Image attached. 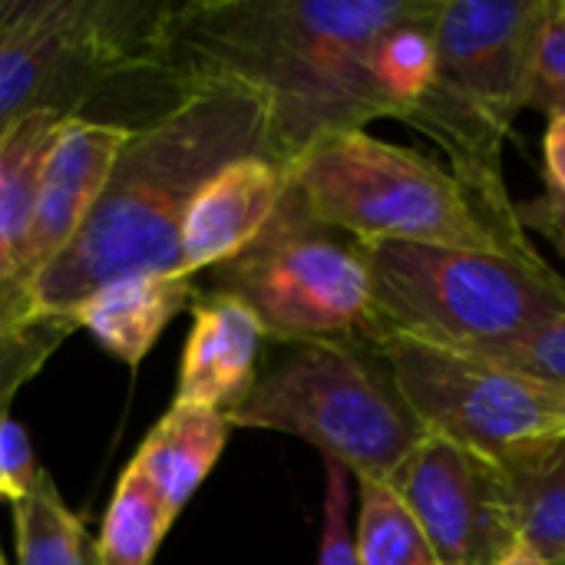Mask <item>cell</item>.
Returning a JSON list of instances; mask_svg holds the SVG:
<instances>
[{
	"label": "cell",
	"instance_id": "9c48e42d",
	"mask_svg": "<svg viewBox=\"0 0 565 565\" xmlns=\"http://www.w3.org/2000/svg\"><path fill=\"white\" fill-rule=\"evenodd\" d=\"M291 195L262 238L218 265V291L235 295L285 344L344 341L361 334L371 315V275L358 242L334 238Z\"/></svg>",
	"mask_w": 565,
	"mask_h": 565
},
{
	"label": "cell",
	"instance_id": "2e32d148",
	"mask_svg": "<svg viewBox=\"0 0 565 565\" xmlns=\"http://www.w3.org/2000/svg\"><path fill=\"white\" fill-rule=\"evenodd\" d=\"M63 119L70 116L40 109L0 132V288H20L17 275L33 222L40 169Z\"/></svg>",
	"mask_w": 565,
	"mask_h": 565
},
{
	"label": "cell",
	"instance_id": "e0dca14e",
	"mask_svg": "<svg viewBox=\"0 0 565 565\" xmlns=\"http://www.w3.org/2000/svg\"><path fill=\"white\" fill-rule=\"evenodd\" d=\"M172 523L175 516L156 490L132 467H126L103 516L99 540L93 543L96 565H152Z\"/></svg>",
	"mask_w": 565,
	"mask_h": 565
},
{
	"label": "cell",
	"instance_id": "5bb4252c",
	"mask_svg": "<svg viewBox=\"0 0 565 565\" xmlns=\"http://www.w3.org/2000/svg\"><path fill=\"white\" fill-rule=\"evenodd\" d=\"M195 301V281L185 271H139L103 285L76 315L99 348L129 367H139L166 324Z\"/></svg>",
	"mask_w": 565,
	"mask_h": 565
},
{
	"label": "cell",
	"instance_id": "9a60e30c",
	"mask_svg": "<svg viewBox=\"0 0 565 565\" xmlns=\"http://www.w3.org/2000/svg\"><path fill=\"white\" fill-rule=\"evenodd\" d=\"M228 430L232 427L225 414L172 401V407L142 440L129 467L156 490L166 510L179 516L209 470L218 463L228 444Z\"/></svg>",
	"mask_w": 565,
	"mask_h": 565
},
{
	"label": "cell",
	"instance_id": "44dd1931",
	"mask_svg": "<svg viewBox=\"0 0 565 565\" xmlns=\"http://www.w3.org/2000/svg\"><path fill=\"white\" fill-rule=\"evenodd\" d=\"M76 331L63 318H23L0 328V420L10 417L17 391L46 364V358Z\"/></svg>",
	"mask_w": 565,
	"mask_h": 565
},
{
	"label": "cell",
	"instance_id": "277c9868",
	"mask_svg": "<svg viewBox=\"0 0 565 565\" xmlns=\"http://www.w3.org/2000/svg\"><path fill=\"white\" fill-rule=\"evenodd\" d=\"M371 315L361 338H407L487 358L565 311V278L493 252L377 242L361 245Z\"/></svg>",
	"mask_w": 565,
	"mask_h": 565
},
{
	"label": "cell",
	"instance_id": "8fae6325",
	"mask_svg": "<svg viewBox=\"0 0 565 565\" xmlns=\"http://www.w3.org/2000/svg\"><path fill=\"white\" fill-rule=\"evenodd\" d=\"M126 139V126L93 122L83 116H70L60 122L40 169L33 222L20 258L17 285L23 291L76 238V232L96 209Z\"/></svg>",
	"mask_w": 565,
	"mask_h": 565
},
{
	"label": "cell",
	"instance_id": "7c38bea8",
	"mask_svg": "<svg viewBox=\"0 0 565 565\" xmlns=\"http://www.w3.org/2000/svg\"><path fill=\"white\" fill-rule=\"evenodd\" d=\"M285 192L288 172L265 156L235 159L218 169L199 189L182 222L185 275L218 268L252 248L278 215Z\"/></svg>",
	"mask_w": 565,
	"mask_h": 565
},
{
	"label": "cell",
	"instance_id": "30bf717a",
	"mask_svg": "<svg viewBox=\"0 0 565 565\" xmlns=\"http://www.w3.org/2000/svg\"><path fill=\"white\" fill-rule=\"evenodd\" d=\"M417 516L437 565H497L520 543L516 473L427 430L387 480Z\"/></svg>",
	"mask_w": 565,
	"mask_h": 565
},
{
	"label": "cell",
	"instance_id": "7402d4cb",
	"mask_svg": "<svg viewBox=\"0 0 565 565\" xmlns=\"http://www.w3.org/2000/svg\"><path fill=\"white\" fill-rule=\"evenodd\" d=\"M480 361L500 364V367L533 377L540 384L565 387V311Z\"/></svg>",
	"mask_w": 565,
	"mask_h": 565
},
{
	"label": "cell",
	"instance_id": "4316f807",
	"mask_svg": "<svg viewBox=\"0 0 565 565\" xmlns=\"http://www.w3.org/2000/svg\"><path fill=\"white\" fill-rule=\"evenodd\" d=\"M543 156H546L550 189L565 199V116H553L550 119L546 139H543Z\"/></svg>",
	"mask_w": 565,
	"mask_h": 565
},
{
	"label": "cell",
	"instance_id": "f1b7e54d",
	"mask_svg": "<svg viewBox=\"0 0 565 565\" xmlns=\"http://www.w3.org/2000/svg\"><path fill=\"white\" fill-rule=\"evenodd\" d=\"M0 565H7V563H3V556H0Z\"/></svg>",
	"mask_w": 565,
	"mask_h": 565
},
{
	"label": "cell",
	"instance_id": "484cf974",
	"mask_svg": "<svg viewBox=\"0 0 565 565\" xmlns=\"http://www.w3.org/2000/svg\"><path fill=\"white\" fill-rule=\"evenodd\" d=\"M516 222L523 232H533L540 238H546L553 248H559L565 255V199L556 195L553 189H546L536 199H523L516 202Z\"/></svg>",
	"mask_w": 565,
	"mask_h": 565
},
{
	"label": "cell",
	"instance_id": "5b68a950",
	"mask_svg": "<svg viewBox=\"0 0 565 565\" xmlns=\"http://www.w3.org/2000/svg\"><path fill=\"white\" fill-rule=\"evenodd\" d=\"M288 189L318 225L358 245L407 242L493 252L533 268H550L543 258L520 255L483 218L450 169L364 129L315 142L288 169Z\"/></svg>",
	"mask_w": 565,
	"mask_h": 565
},
{
	"label": "cell",
	"instance_id": "cb8c5ba5",
	"mask_svg": "<svg viewBox=\"0 0 565 565\" xmlns=\"http://www.w3.org/2000/svg\"><path fill=\"white\" fill-rule=\"evenodd\" d=\"M318 565H358L351 530V473L334 460H324V520Z\"/></svg>",
	"mask_w": 565,
	"mask_h": 565
},
{
	"label": "cell",
	"instance_id": "d4e9b609",
	"mask_svg": "<svg viewBox=\"0 0 565 565\" xmlns=\"http://www.w3.org/2000/svg\"><path fill=\"white\" fill-rule=\"evenodd\" d=\"M43 480L46 473L33 454L26 430L13 417H3L0 420V500L17 503L26 493H33Z\"/></svg>",
	"mask_w": 565,
	"mask_h": 565
},
{
	"label": "cell",
	"instance_id": "7a4b0ae2",
	"mask_svg": "<svg viewBox=\"0 0 565 565\" xmlns=\"http://www.w3.org/2000/svg\"><path fill=\"white\" fill-rule=\"evenodd\" d=\"M248 156L271 159L265 113L252 96L225 86L189 89L159 119L129 129L96 209L26 285V311L73 321L116 278L185 271L182 222L192 199L218 169Z\"/></svg>",
	"mask_w": 565,
	"mask_h": 565
},
{
	"label": "cell",
	"instance_id": "6da1fadb",
	"mask_svg": "<svg viewBox=\"0 0 565 565\" xmlns=\"http://www.w3.org/2000/svg\"><path fill=\"white\" fill-rule=\"evenodd\" d=\"M434 0H192L162 3L152 70L182 93L225 86L265 113L288 172L315 142L397 119L381 83L391 30Z\"/></svg>",
	"mask_w": 565,
	"mask_h": 565
},
{
	"label": "cell",
	"instance_id": "d6986e66",
	"mask_svg": "<svg viewBox=\"0 0 565 565\" xmlns=\"http://www.w3.org/2000/svg\"><path fill=\"white\" fill-rule=\"evenodd\" d=\"M17 526V565H96L93 540L46 477L33 493L10 503Z\"/></svg>",
	"mask_w": 565,
	"mask_h": 565
},
{
	"label": "cell",
	"instance_id": "ba28073f",
	"mask_svg": "<svg viewBox=\"0 0 565 565\" xmlns=\"http://www.w3.org/2000/svg\"><path fill=\"white\" fill-rule=\"evenodd\" d=\"M162 3L0 0V132L53 109L79 116L119 73L152 70Z\"/></svg>",
	"mask_w": 565,
	"mask_h": 565
},
{
	"label": "cell",
	"instance_id": "3957f363",
	"mask_svg": "<svg viewBox=\"0 0 565 565\" xmlns=\"http://www.w3.org/2000/svg\"><path fill=\"white\" fill-rule=\"evenodd\" d=\"M550 0H440L434 20L437 76L407 113L454 159V175L483 218L526 258L540 262L516 222L503 182V139L530 103L533 66Z\"/></svg>",
	"mask_w": 565,
	"mask_h": 565
},
{
	"label": "cell",
	"instance_id": "8992f818",
	"mask_svg": "<svg viewBox=\"0 0 565 565\" xmlns=\"http://www.w3.org/2000/svg\"><path fill=\"white\" fill-rule=\"evenodd\" d=\"M225 420L301 437L358 480H391L427 434L391 374L344 341L298 344Z\"/></svg>",
	"mask_w": 565,
	"mask_h": 565
},
{
	"label": "cell",
	"instance_id": "83f0119b",
	"mask_svg": "<svg viewBox=\"0 0 565 565\" xmlns=\"http://www.w3.org/2000/svg\"><path fill=\"white\" fill-rule=\"evenodd\" d=\"M497 565H550V563H543V559H540L536 553H530V550H526L523 543H516V550H513V553H510L507 559H500Z\"/></svg>",
	"mask_w": 565,
	"mask_h": 565
},
{
	"label": "cell",
	"instance_id": "603a6c76",
	"mask_svg": "<svg viewBox=\"0 0 565 565\" xmlns=\"http://www.w3.org/2000/svg\"><path fill=\"white\" fill-rule=\"evenodd\" d=\"M526 109H536L546 119L565 116V0H550Z\"/></svg>",
	"mask_w": 565,
	"mask_h": 565
},
{
	"label": "cell",
	"instance_id": "4fadbf2b",
	"mask_svg": "<svg viewBox=\"0 0 565 565\" xmlns=\"http://www.w3.org/2000/svg\"><path fill=\"white\" fill-rule=\"evenodd\" d=\"M265 338L262 321L235 295L209 291L199 298L179 367L175 404H195L228 417L258 381Z\"/></svg>",
	"mask_w": 565,
	"mask_h": 565
},
{
	"label": "cell",
	"instance_id": "52a82bcc",
	"mask_svg": "<svg viewBox=\"0 0 565 565\" xmlns=\"http://www.w3.org/2000/svg\"><path fill=\"white\" fill-rule=\"evenodd\" d=\"M371 348L424 430L510 473H540L565 460V387L407 338H377Z\"/></svg>",
	"mask_w": 565,
	"mask_h": 565
},
{
	"label": "cell",
	"instance_id": "ffe728a7",
	"mask_svg": "<svg viewBox=\"0 0 565 565\" xmlns=\"http://www.w3.org/2000/svg\"><path fill=\"white\" fill-rule=\"evenodd\" d=\"M520 543L543 563L565 565V477L559 467L516 473Z\"/></svg>",
	"mask_w": 565,
	"mask_h": 565
},
{
	"label": "cell",
	"instance_id": "ac0fdd59",
	"mask_svg": "<svg viewBox=\"0 0 565 565\" xmlns=\"http://www.w3.org/2000/svg\"><path fill=\"white\" fill-rule=\"evenodd\" d=\"M358 565H437V556L387 480H358Z\"/></svg>",
	"mask_w": 565,
	"mask_h": 565
}]
</instances>
